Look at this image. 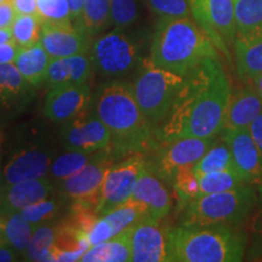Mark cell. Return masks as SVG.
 Wrapping results in <instances>:
<instances>
[{
  "mask_svg": "<svg viewBox=\"0 0 262 262\" xmlns=\"http://www.w3.org/2000/svg\"><path fill=\"white\" fill-rule=\"evenodd\" d=\"M94 112L110 130L111 150L117 159L134 153L147 155L157 146L155 129L141 111L133 85L126 81L101 85L94 98Z\"/></svg>",
  "mask_w": 262,
  "mask_h": 262,
  "instance_id": "cell-2",
  "label": "cell"
},
{
  "mask_svg": "<svg viewBox=\"0 0 262 262\" xmlns=\"http://www.w3.org/2000/svg\"><path fill=\"white\" fill-rule=\"evenodd\" d=\"M68 3H70L71 8L72 21L74 22V25H78L81 18V12H83L85 0H68Z\"/></svg>",
  "mask_w": 262,
  "mask_h": 262,
  "instance_id": "cell-46",
  "label": "cell"
},
{
  "mask_svg": "<svg viewBox=\"0 0 262 262\" xmlns=\"http://www.w3.org/2000/svg\"><path fill=\"white\" fill-rule=\"evenodd\" d=\"M51 57L40 41L32 47L19 49L14 64L17 67L24 79L33 88H39L45 83L47 71Z\"/></svg>",
  "mask_w": 262,
  "mask_h": 262,
  "instance_id": "cell-24",
  "label": "cell"
},
{
  "mask_svg": "<svg viewBox=\"0 0 262 262\" xmlns=\"http://www.w3.org/2000/svg\"><path fill=\"white\" fill-rule=\"evenodd\" d=\"M5 2H9V0H0V4H3V3H5Z\"/></svg>",
  "mask_w": 262,
  "mask_h": 262,
  "instance_id": "cell-54",
  "label": "cell"
},
{
  "mask_svg": "<svg viewBox=\"0 0 262 262\" xmlns=\"http://www.w3.org/2000/svg\"><path fill=\"white\" fill-rule=\"evenodd\" d=\"M114 237L113 228L110 222L104 216L97 219L93 227H91L89 234H88V239H89L90 245H96L103 242L110 241L111 238Z\"/></svg>",
  "mask_w": 262,
  "mask_h": 262,
  "instance_id": "cell-40",
  "label": "cell"
},
{
  "mask_svg": "<svg viewBox=\"0 0 262 262\" xmlns=\"http://www.w3.org/2000/svg\"><path fill=\"white\" fill-rule=\"evenodd\" d=\"M198 181L199 194L231 191V189L247 185L235 170H224V171L205 173V175L199 176Z\"/></svg>",
  "mask_w": 262,
  "mask_h": 262,
  "instance_id": "cell-33",
  "label": "cell"
},
{
  "mask_svg": "<svg viewBox=\"0 0 262 262\" xmlns=\"http://www.w3.org/2000/svg\"><path fill=\"white\" fill-rule=\"evenodd\" d=\"M131 258L134 262L168 261V229L159 219L147 217L131 227Z\"/></svg>",
  "mask_w": 262,
  "mask_h": 262,
  "instance_id": "cell-15",
  "label": "cell"
},
{
  "mask_svg": "<svg viewBox=\"0 0 262 262\" xmlns=\"http://www.w3.org/2000/svg\"><path fill=\"white\" fill-rule=\"evenodd\" d=\"M249 131H250L255 143H256L258 149L262 153V112L258 114L256 119L249 126Z\"/></svg>",
  "mask_w": 262,
  "mask_h": 262,
  "instance_id": "cell-44",
  "label": "cell"
},
{
  "mask_svg": "<svg viewBox=\"0 0 262 262\" xmlns=\"http://www.w3.org/2000/svg\"><path fill=\"white\" fill-rule=\"evenodd\" d=\"M0 206H2V194H0Z\"/></svg>",
  "mask_w": 262,
  "mask_h": 262,
  "instance_id": "cell-55",
  "label": "cell"
},
{
  "mask_svg": "<svg viewBox=\"0 0 262 262\" xmlns=\"http://www.w3.org/2000/svg\"><path fill=\"white\" fill-rule=\"evenodd\" d=\"M208 57H219L217 48L195 19L159 18L150 45V63L186 75Z\"/></svg>",
  "mask_w": 262,
  "mask_h": 262,
  "instance_id": "cell-3",
  "label": "cell"
},
{
  "mask_svg": "<svg viewBox=\"0 0 262 262\" xmlns=\"http://www.w3.org/2000/svg\"><path fill=\"white\" fill-rule=\"evenodd\" d=\"M16 14L14 6L10 2H5L0 4V28H10L14 24Z\"/></svg>",
  "mask_w": 262,
  "mask_h": 262,
  "instance_id": "cell-42",
  "label": "cell"
},
{
  "mask_svg": "<svg viewBox=\"0 0 262 262\" xmlns=\"http://www.w3.org/2000/svg\"><path fill=\"white\" fill-rule=\"evenodd\" d=\"M193 18L219 50L229 56L227 45L237 35L234 0H189Z\"/></svg>",
  "mask_w": 262,
  "mask_h": 262,
  "instance_id": "cell-12",
  "label": "cell"
},
{
  "mask_svg": "<svg viewBox=\"0 0 262 262\" xmlns=\"http://www.w3.org/2000/svg\"><path fill=\"white\" fill-rule=\"evenodd\" d=\"M34 89L14 63L0 64V124L12 122L27 110Z\"/></svg>",
  "mask_w": 262,
  "mask_h": 262,
  "instance_id": "cell-18",
  "label": "cell"
},
{
  "mask_svg": "<svg viewBox=\"0 0 262 262\" xmlns=\"http://www.w3.org/2000/svg\"><path fill=\"white\" fill-rule=\"evenodd\" d=\"M6 217H8V214L0 209V232H4L5 225H6Z\"/></svg>",
  "mask_w": 262,
  "mask_h": 262,
  "instance_id": "cell-50",
  "label": "cell"
},
{
  "mask_svg": "<svg viewBox=\"0 0 262 262\" xmlns=\"http://www.w3.org/2000/svg\"><path fill=\"white\" fill-rule=\"evenodd\" d=\"M258 202L253 185H243L231 191L198 194L183 208L181 224L242 225Z\"/></svg>",
  "mask_w": 262,
  "mask_h": 262,
  "instance_id": "cell-5",
  "label": "cell"
},
{
  "mask_svg": "<svg viewBox=\"0 0 262 262\" xmlns=\"http://www.w3.org/2000/svg\"><path fill=\"white\" fill-rule=\"evenodd\" d=\"M257 195H258V201H260V203H261V211H260V214H258V216H260V217H258V232H260L261 233V237H262V183H260V185H257ZM258 244H262V239L260 242H258Z\"/></svg>",
  "mask_w": 262,
  "mask_h": 262,
  "instance_id": "cell-48",
  "label": "cell"
},
{
  "mask_svg": "<svg viewBox=\"0 0 262 262\" xmlns=\"http://www.w3.org/2000/svg\"><path fill=\"white\" fill-rule=\"evenodd\" d=\"M234 5L238 32L262 25V0H234Z\"/></svg>",
  "mask_w": 262,
  "mask_h": 262,
  "instance_id": "cell-36",
  "label": "cell"
},
{
  "mask_svg": "<svg viewBox=\"0 0 262 262\" xmlns=\"http://www.w3.org/2000/svg\"><path fill=\"white\" fill-rule=\"evenodd\" d=\"M17 15H38L37 0H9Z\"/></svg>",
  "mask_w": 262,
  "mask_h": 262,
  "instance_id": "cell-43",
  "label": "cell"
},
{
  "mask_svg": "<svg viewBox=\"0 0 262 262\" xmlns=\"http://www.w3.org/2000/svg\"><path fill=\"white\" fill-rule=\"evenodd\" d=\"M195 175L202 176L205 173H210L215 171H224V170H235L233 158H232L231 150L226 142H216L201 159L193 165Z\"/></svg>",
  "mask_w": 262,
  "mask_h": 262,
  "instance_id": "cell-29",
  "label": "cell"
},
{
  "mask_svg": "<svg viewBox=\"0 0 262 262\" xmlns=\"http://www.w3.org/2000/svg\"><path fill=\"white\" fill-rule=\"evenodd\" d=\"M58 225L54 222L39 226L33 232L31 243L24 254L27 261H51V249L54 247Z\"/></svg>",
  "mask_w": 262,
  "mask_h": 262,
  "instance_id": "cell-27",
  "label": "cell"
},
{
  "mask_svg": "<svg viewBox=\"0 0 262 262\" xmlns=\"http://www.w3.org/2000/svg\"><path fill=\"white\" fill-rule=\"evenodd\" d=\"M233 45L239 78L253 81L262 73V25L238 32Z\"/></svg>",
  "mask_w": 262,
  "mask_h": 262,
  "instance_id": "cell-21",
  "label": "cell"
},
{
  "mask_svg": "<svg viewBox=\"0 0 262 262\" xmlns=\"http://www.w3.org/2000/svg\"><path fill=\"white\" fill-rule=\"evenodd\" d=\"M253 86L255 90L257 91V94L262 97V73H260L257 77H255L253 79Z\"/></svg>",
  "mask_w": 262,
  "mask_h": 262,
  "instance_id": "cell-49",
  "label": "cell"
},
{
  "mask_svg": "<svg viewBox=\"0 0 262 262\" xmlns=\"http://www.w3.org/2000/svg\"><path fill=\"white\" fill-rule=\"evenodd\" d=\"M12 40L11 27L10 28H0V45Z\"/></svg>",
  "mask_w": 262,
  "mask_h": 262,
  "instance_id": "cell-47",
  "label": "cell"
},
{
  "mask_svg": "<svg viewBox=\"0 0 262 262\" xmlns=\"http://www.w3.org/2000/svg\"><path fill=\"white\" fill-rule=\"evenodd\" d=\"M94 73L90 52L54 58L48 67L44 85L52 88L62 84H86L93 78Z\"/></svg>",
  "mask_w": 262,
  "mask_h": 262,
  "instance_id": "cell-22",
  "label": "cell"
},
{
  "mask_svg": "<svg viewBox=\"0 0 262 262\" xmlns=\"http://www.w3.org/2000/svg\"><path fill=\"white\" fill-rule=\"evenodd\" d=\"M248 239L229 225L180 224L168 228V261L238 262Z\"/></svg>",
  "mask_w": 262,
  "mask_h": 262,
  "instance_id": "cell-4",
  "label": "cell"
},
{
  "mask_svg": "<svg viewBox=\"0 0 262 262\" xmlns=\"http://www.w3.org/2000/svg\"><path fill=\"white\" fill-rule=\"evenodd\" d=\"M52 192H54V183L51 179L44 176L39 179L24 180L0 189L2 194L0 209L6 214L21 211L26 206L49 198Z\"/></svg>",
  "mask_w": 262,
  "mask_h": 262,
  "instance_id": "cell-20",
  "label": "cell"
},
{
  "mask_svg": "<svg viewBox=\"0 0 262 262\" xmlns=\"http://www.w3.org/2000/svg\"><path fill=\"white\" fill-rule=\"evenodd\" d=\"M131 227L103 243L91 245L80 261L83 262H126L131 258Z\"/></svg>",
  "mask_w": 262,
  "mask_h": 262,
  "instance_id": "cell-25",
  "label": "cell"
},
{
  "mask_svg": "<svg viewBox=\"0 0 262 262\" xmlns=\"http://www.w3.org/2000/svg\"><path fill=\"white\" fill-rule=\"evenodd\" d=\"M183 81L185 75L157 67L148 58L142 61L131 85L137 103L153 129L168 116Z\"/></svg>",
  "mask_w": 262,
  "mask_h": 262,
  "instance_id": "cell-6",
  "label": "cell"
},
{
  "mask_svg": "<svg viewBox=\"0 0 262 262\" xmlns=\"http://www.w3.org/2000/svg\"><path fill=\"white\" fill-rule=\"evenodd\" d=\"M146 169V155L143 153L126 156L114 164L104 179L96 208L97 215L100 217L107 215L129 201L141 173Z\"/></svg>",
  "mask_w": 262,
  "mask_h": 262,
  "instance_id": "cell-10",
  "label": "cell"
},
{
  "mask_svg": "<svg viewBox=\"0 0 262 262\" xmlns=\"http://www.w3.org/2000/svg\"><path fill=\"white\" fill-rule=\"evenodd\" d=\"M33 232H34L33 226L26 220L21 212H9L3 233H4L6 243L11 245L21 255L27 251Z\"/></svg>",
  "mask_w": 262,
  "mask_h": 262,
  "instance_id": "cell-28",
  "label": "cell"
},
{
  "mask_svg": "<svg viewBox=\"0 0 262 262\" xmlns=\"http://www.w3.org/2000/svg\"><path fill=\"white\" fill-rule=\"evenodd\" d=\"M222 141L231 150L235 169L248 185L262 183V153L255 143L249 127L224 129Z\"/></svg>",
  "mask_w": 262,
  "mask_h": 262,
  "instance_id": "cell-17",
  "label": "cell"
},
{
  "mask_svg": "<svg viewBox=\"0 0 262 262\" xmlns=\"http://www.w3.org/2000/svg\"><path fill=\"white\" fill-rule=\"evenodd\" d=\"M41 18L38 15H17L11 26L12 39L18 47L27 48L40 41Z\"/></svg>",
  "mask_w": 262,
  "mask_h": 262,
  "instance_id": "cell-34",
  "label": "cell"
},
{
  "mask_svg": "<svg viewBox=\"0 0 262 262\" xmlns=\"http://www.w3.org/2000/svg\"><path fill=\"white\" fill-rule=\"evenodd\" d=\"M139 18L136 0H111V24L125 29Z\"/></svg>",
  "mask_w": 262,
  "mask_h": 262,
  "instance_id": "cell-39",
  "label": "cell"
},
{
  "mask_svg": "<svg viewBox=\"0 0 262 262\" xmlns=\"http://www.w3.org/2000/svg\"><path fill=\"white\" fill-rule=\"evenodd\" d=\"M54 159V152L45 137L31 133L17 142L15 140L2 170V188L24 180L44 178Z\"/></svg>",
  "mask_w": 262,
  "mask_h": 262,
  "instance_id": "cell-8",
  "label": "cell"
},
{
  "mask_svg": "<svg viewBox=\"0 0 262 262\" xmlns=\"http://www.w3.org/2000/svg\"><path fill=\"white\" fill-rule=\"evenodd\" d=\"M232 95L219 57H208L185 75L168 116L155 129L157 142L182 137H216L224 130Z\"/></svg>",
  "mask_w": 262,
  "mask_h": 262,
  "instance_id": "cell-1",
  "label": "cell"
},
{
  "mask_svg": "<svg viewBox=\"0 0 262 262\" xmlns=\"http://www.w3.org/2000/svg\"><path fill=\"white\" fill-rule=\"evenodd\" d=\"M19 255L21 254L8 243L0 244V262L17 261Z\"/></svg>",
  "mask_w": 262,
  "mask_h": 262,
  "instance_id": "cell-45",
  "label": "cell"
},
{
  "mask_svg": "<svg viewBox=\"0 0 262 262\" xmlns=\"http://www.w3.org/2000/svg\"><path fill=\"white\" fill-rule=\"evenodd\" d=\"M216 142V137H182L160 141L146 155L147 169L164 182L172 185L173 178L180 169L194 165Z\"/></svg>",
  "mask_w": 262,
  "mask_h": 262,
  "instance_id": "cell-9",
  "label": "cell"
},
{
  "mask_svg": "<svg viewBox=\"0 0 262 262\" xmlns=\"http://www.w3.org/2000/svg\"><path fill=\"white\" fill-rule=\"evenodd\" d=\"M19 49L21 47H18L14 39L0 45V64L14 63Z\"/></svg>",
  "mask_w": 262,
  "mask_h": 262,
  "instance_id": "cell-41",
  "label": "cell"
},
{
  "mask_svg": "<svg viewBox=\"0 0 262 262\" xmlns=\"http://www.w3.org/2000/svg\"><path fill=\"white\" fill-rule=\"evenodd\" d=\"M94 71L103 79L122 80L142 63L139 47L122 28L100 35L90 49Z\"/></svg>",
  "mask_w": 262,
  "mask_h": 262,
  "instance_id": "cell-7",
  "label": "cell"
},
{
  "mask_svg": "<svg viewBox=\"0 0 262 262\" xmlns=\"http://www.w3.org/2000/svg\"><path fill=\"white\" fill-rule=\"evenodd\" d=\"M111 24V0H85L79 24L88 34L94 37Z\"/></svg>",
  "mask_w": 262,
  "mask_h": 262,
  "instance_id": "cell-26",
  "label": "cell"
},
{
  "mask_svg": "<svg viewBox=\"0 0 262 262\" xmlns=\"http://www.w3.org/2000/svg\"><path fill=\"white\" fill-rule=\"evenodd\" d=\"M98 153V152H97ZM97 153H84V152H75V150H67L63 155L58 156L52 160L50 170L48 175L49 179L54 180L57 183L62 180L70 178L77 171L90 163Z\"/></svg>",
  "mask_w": 262,
  "mask_h": 262,
  "instance_id": "cell-30",
  "label": "cell"
},
{
  "mask_svg": "<svg viewBox=\"0 0 262 262\" xmlns=\"http://www.w3.org/2000/svg\"><path fill=\"white\" fill-rule=\"evenodd\" d=\"M147 6L158 18L191 17L189 0H147Z\"/></svg>",
  "mask_w": 262,
  "mask_h": 262,
  "instance_id": "cell-37",
  "label": "cell"
},
{
  "mask_svg": "<svg viewBox=\"0 0 262 262\" xmlns=\"http://www.w3.org/2000/svg\"><path fill=\"white\" fill-rule=\"evenodd\" d=\"M116 160L111 149L98 152L79 171L58 182L61 195L71 202L88 203L97 208L104 179Z\"/></svg>",
  "mask_w": 262,
  "mask_h": 262,
  "instance_id": "cell-11",
  "label": "cell"
},
{
  "mask_svg": "<svg viewBox=\"0 0 262 262\" xmlns=\"http://www.w3.org/2000/svg\"><path fill=\"white\" fill-rule=\"evenodd\" d=\"M172 187L175 191L176 201H178L179 211H182L183 208L199 194L198 176L193 170V165L185 166L176 172L172 181Z\"/></svg>",
  "mask_w": 262,
  "mask_h": 262,
  "instance_id": "cell-35",
  "label": "cell"
},
{
  "mask_svg": "<svg viewBox=\"0 0 262 262\" xmlns=\"http://www.w3.org/2000/svg\"><path fill=\"white\" fill-rule=\"evenodd\" d=\"M147 216H148V212H147L145 206L130 198L126 203L104 215V217L112 226L114 237H116L120 232L133 227L134 225H136L137 222L147 217Z\"/></svg>",
  "mask_w": 262,
  "mask_h": 262,
  "instance_id": "cell-31",
  "label": "cell"
},
{
  "mask_svg": "<svg viewBox=\"0 0 262 262\" xmlns=\"http://www.w3.org/2000/svg\"><path fill=\"white\" fill-rule=\"evenodd\" d=\"M38 16L41 21L54 24H71V8L68 0H37Z\"/></svg>",
  "mask_w": 262,
  "mask_h": 262,
  "instance_id": "cell-38",
  "label": "cell"
},
{
  "mask_svg": "<svg viewBox=\"0 0 262 262\" xmlns=\"http://www.w3.org/2000/svg\"><path fill=\"white\" fill-rule=\"evenodd\" d=\"M262 112V97L254 86H244L231 95L224 129L249 127Z\"/></svg>",
  "mask_w": 262,
  "mask_h": 262,
  "instance_id": "cell-23",
  "label": "cell"
},
{
  "mask_svg": "<svg viewBox=\"0 0 262 262\" xmlns=\"http://www.w3.org/2000/svg\"><path fill=\"white\" fill-rule=\"evenodd\" d=\"M63 199V198H62ZM62 199L60 198H45L39 201L34 204H31L22 209L21 214L33 226V228H37L39 226L54 222L60 216L62 211Z\"/></svg>",
  "mask_w": 262,
  "mask_h": 262,
  "instance_id": "cell-32",
  "label": "cell"
},
{
  "mask_svg": "<svg viewBox=\"0 0 262 262\" xmlns=\"http://www.w3.org/2000/svg\"><path fill=\"white\" fill-rule=\"evenodd\" d=\"M62 125L60 137L66 150L97 153L111 149L112 137L110 130L96 113L90 112V107Z\"/></svg>",
  "mask_w": 262,
  "mask_h": 262,
  "instance_id": "cell-13",
  "label": "cell"
},
{
  "mask_svg": "<svg viewBox=\"0 0 262 262\" xmlns=\"http://www.w3.org/2000/svg\"><path fill=\"white\" fill-rule=\"evenodd\" d=\"M91 100L89 83L56 85L49 88L42 112L51 122L64 124L88 110Z\"/></svg>",
  "mask_w": 262,
  "mask_h": 262,
  "instance_id": "cell-14",
  "label": "cell"
},
{
  "mask_svg": "<svg viewBox=\"0 0 262 262\" xmlns=\"http://www.w3.org/2000/svg\"><path fill=\"white\" fill-rule=\"evenodd\" d=\"M4 243H6L4 233H3V232H0V244H4Z\"/></svg>",
  "mask_w": 262,
  "mask_h": 262,
  "instance_id": "cell-52",
  "label": "cell"
},
{
  "mask_svg": "<svg viewBox=\"0 0 262 262\" xmlns=\"http://www.w3.org/2000/svg\"><path fill=\"white\" fill-rule=\"evenodd\" d=\"M258 257V260H262V244H257L254 247V254H250V257Z\"/></svg>",
  "mask_w": 262,
  "mask_h": 262,
  "instance_id": "cell-51",
  "label": "cell"
},
{
  "mask_svg": "<svg viewBox=\"0 0 262 262\" xmlns=\"http://www.w3.org/2000/svg\"><path fill=\"white\" fill-rule=\"evenodd\" d=\"M79 26L42 21L40 42L51 57L61 58L90 52L93 40Z\"/></svg>",
  "mask_w": 262,
  "mask_h": 262,
  "instance_id": "cell-16",
  "label": "cell"
},
{
  "mask_svg": "<svg viewBox=\"0 0 262 262\" xmlns=\"http://www.w3.org/2000/svg\"><path fill=\"white\" fill-rule=\"evenodd\" d=\"M3 141H4V135H3L2 130H0V152H2V146H3Z\"/></svg>",
  "mask_w": 262,
  "mask_h": 262,
  "instance_id": "cell-53",
  "label": "cell"
},
{
  "mask_svg": "<svg viewBox=\"0 0 262 262\" xmlns=\"http://www.w3.org/2000/svg\"><path fill=\"white\" fill-rule=\"evenodd\" d=\"M131 199L145 206L150 217L159 220H163L171 210L172 199L169 189L163 180L148 169L141 173Z\"/></svg>",
  "mask_w": 262,
  "mask_h": 262,
  "instance_id": "cell-19",
  "label": "cell"
}]
</instances>
